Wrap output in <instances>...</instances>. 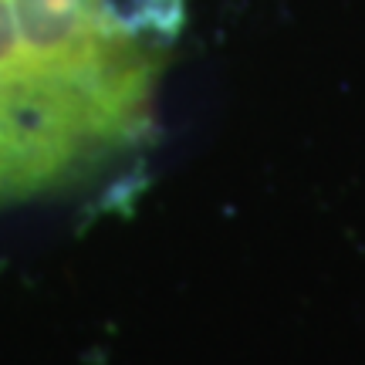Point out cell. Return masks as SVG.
Masks as SVG:
<instances>
[{
    "mask_svg": "<svg viewBox=\"0 0 365 365\" xmlns=\"http://www.w3.org/2000/svg\"><path fill=\"white\" fill-rule=\"evenodd\" d=\"M159 61L153 21L129 0H0V196L122 143Z\"/></svg>",
    "mask_w": 365,
    "mask_h": 365,
    "instance_id": "6da1fadb",
    "label": "cell"
}]
</instances>
